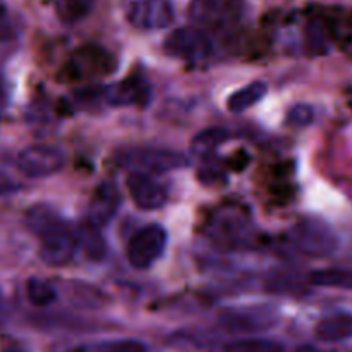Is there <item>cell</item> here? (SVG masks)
<instances>
[{
  "label": "cell",
  "instance_id": "20",
  "mask_svg": "<svg viewBox=\"0 0 352 352\" xmlns=\"http://www.w3.org/2000/svg\"><path fill=\"white\" fill-rule=\"evenodd\" d=\"M97 0H56V12L66 25L81 21L96 8Z\"/></svg>",
  "mask_w": 352,
  "mask_h": 352
},
{
  "label": "cell",
  "instance_id": "18",
  "mask_svg": "<svg viewBox=\"0 0 352 352\" xmlns=\"http://www.w3.org/2000/svg\"><path fill=\"white\" fill-rule=\"evenodd\" d=\"M230 138V133L223 128H208L204 131H199L197 135L194 137L190 144V151L195 157L206 159L211 157L212 154L216 152V148L221 147L226 140Z\"/></svg>",
  "mask_w": 352,
  "mask_h": 352
},
{
  "label": "cell",
  "instance_id": "2",
  "mask_svg": "<svg viewBox=\"0 0 352 352\" xmlns=\"http://www.w3.org/2000/svg\"><path fill=\"white\" fill-rule=\"evenodd\" d=\"M118 69V59L100 45L87 43L73 52L64 64L60 76L64 81L97 80L113 74Z\"/></svg>",
  "mask_w": 352,
  "mask_h": 352
},
{
  "label": "cell",
  "instance_id": "13",
  "mask_svg": "<svg viewBox=\"0 0 352 352\" xmlns=\"http://www.w3.org/2000/svg\"><path fill=\"white\" fill-rule=\"evenodd\" d=\"M126 187L135 204L144 211H155L168 202V188L152 175L130 173L126 178Z\"/></svg>",
  "mask_w": 352,
  "mask_h": 352
},
{
  "label": "cell",
  "instance_id": "4",
  "mask_svg": "<svg viewBox=\"0 0 352 352\" xmlns=\"http://www.w3.org/2000/svg\"><path fill=\"white\" fill-rule=\"evenodd\" d=\"M120 164L131 173L161 175V173L182 169L188 164V159L182 152L168 148H131L121 154Z\"/></svg>",
  "mask_w": 352,
  "mask_h": 352
},
{
  "label": "cell",
  "instance_id": "25",
  "mask_svg": "<svg viewBox=\"0 0 352 352\" xmlns=\"http://www.w3.org/2000/svg\"><path fill=\"white\" fill-rule=\"evenodd\" d=\"M99 352H147V347L138 340H114L104 344Z\"/></svg>",
  "mask_w": 352,
  "mask_h": 352
},
{
  "label": "cell",
  "instance_id": "29",
  "mask_svg": "<svg viewBox=\"0 0 352 352\" xmlns=\"http://www.w3.org/2000/svg\"><path fill=\"white\" fill-rule=\"evenodd\" d=\"M296 352H335V351H328V349H320L314 347V345H300Z\"/></svg>",
  "mask_w": 352,
  "mask_h": 352
},
{
  "label": "cell",
  "instance_id": "3",
  "mask_svg": "<svg viewBox=\"0 0 352 352\" xmlns=\"http://www.w3.org/2000/svg\"><path fill=\"white\" fill-rule=\"evenodd\" d=\"M289 240L294 249L307 257H327L338 247L333 230L320 219L307 218L289 230Z\"/></svg>",
  "mask_w": 352,
  "mask_h": 352
},
{
  "label": "cell",
  "instance_id": "30",
  "mask_svg": "<svg viewBox=\"0 0 352 352\" xmlns=\"http://www.w3.org/2000/svg\"><path fill=\"white\" fill-rule=\"evenodd\" d=\"M8 352H19V351H18V349H9Z\"/></svg>",
  "mask_w": 352,
  "mask_h": 352
},
{
  "label": "cell",
  "instance_id": "8",
  "mask_svg": "<svg viewBox=\"0 0 352 352\" xmlns=\"http://www.w3.org/2000/svg\"><path fill=\"white\" fill-rule=\"evenodd\" d=\"M208 235L218 245L236 249L250 242L252 225L243 212L236 209H223L216 212V216L209 223Z\"/></svg>",
  "mask_w": 352,
  "mask_h": 352
},
{
  "label": "cell",
  "instance_id": "27",
  "mask_svg": "<svg viewBox=\"0 0 352 352\" xmlns=\"http://www.w3.org/2000/svg\"><path fill=\"white\" fill-rule=\"evenodd\" d=\"M199 180L204 185H219L225 184L226 176L219 168H211L209 164H204L199 171Z\"/></svg>",
  "mask_w": 352,
  "mask_h": 352
},
{
  "label": "cell",
  "instance_id": "19",
  "mask_svg": "<svg viewBox=\"0 0 352 352\" xmlns=\"http://www.w3.org/2000/svg\"><path fill=\"white\" fill-rule=\"evenodd\" d=\"M309 283L324 289L352 290V270L345 268H324L316 270L309 275Z\"/></svg>",
  "mask_w": 352,
  "mask_h": 352
},
{
  "label": "cell",
  "instance_id": "16",
  "mask_svg": "<svg viewBox=\"0 0 352 352\" xmlns=\"http://www.w3.org/2000/svg\"><path fill=\"white\" fill-rule=\"evenodd\" d=\"M266 94H268V85L261 80H256L236 90V92H233L226 100V107L233 114L243 113V111L256 106L259 100H263Z\"/></svg>",
  "mask_w": 352,
  "mask_h": 352
},
{
  "label": "cell",
  "instance_id": "24",
  "mask_svg": "<svg viewBox=\"0 0 352 352\" xmlns=\"http://www.w3.org/2000/svg\"><path fill=\"white\" fill-rule=\"evenodd\" d=\"M71 294H73V302L78 304V306H88V307H94L97 306L96 300H100L97 299L96 296H100V292L97 289H94V287L90 285H83V283H76V285L71 289Z\"/></svg>",
  "mask_w": 352,
  "mask_h": 352
},
{
  "label": "cell",
  "instance_id": "23",
  "mask_svg": "<svg viewBox=\"0 0 352 352\" xmlns=\"http://www.w3.org/2000/svg\"><path fill=\"white\" fill-rule=\"evenodd\" d=\"M314 121V109L307 104H297L289 111L285 118V124L290 128H304L309 126Z\"/></svg>",
  "mask_w": 352,
  "mask_h": 352
},
{
  "label": "cell",
  "instance_id": "1",
  "mask_svg": "<svg viewBox=\"0 0 352 352\" xmlns=\"http://www.w3.org/2000/svg\"><path fill=\"white\" fill-rule=\"evenodd\" d=\"M25 221L40 239V257L43 263L54 268L71 263L78 249L76 232L57 214L56 209L36 204L26 211Z\"/></svg>",
  "mask_w": 352,
  "mask_h": 352
},
{
  "label": "cell",
  "instance_id": "9",
  "mask_svg": "<svg viewBox=\"0 0 352 352\" xmlns=\"http://www.w3.org/2000/svg\"><path fill=\"white\" fill-rule=\"evenodd\" d=\"M278 321V313L272 306H242L225 309L219 316L223 330L232 333H256L270 330Z\"/></svg>",
  "mask_w": 352,
  "mask_h": 352
},
{
  "label": "cell",
  "instance_id": "17",
  "mask_svg": "<svg viewBox=\"0 0 352 352\" xmlns=\"http://www.w3.org/2000/svg\"><path fill=\"white\" fill-rule=\"evenodd\" d=\"M316 337L323 342H340L352 337L351 314H331L316 324Z\"/></svg>",
  "mask_w": 352,
  "mask_h": 352
},
{
  "label": "cell",
  "instance_id": "15",
  "mask_svg": "<svg viewBox=\"0 0 352 352\" xmlns=\"http://www.w3.org/2000/svg\"><path fill=\"white\" fill-rule=\"evenodd\" d=\"M78 247L90 261H102L107 254V242L99 226L90 221L81 223L76 232Z\"/></svg>",
  "mask_w": 352,
  "mask_h": 352
},
{
  "label": "cell",
  "instance_id": "11",
  "mask_svg": "<svg viewBox=\"0 0 352 352\" xmlns=\"http://www.w3.org/2000/svg\"><path fill=\"white\" fill-rule=\"evenodd\" d=\"M126 18L135 28L154 32L173 25L175 9L169 0H135L128 8Z\"/></svg>",
  "mask_w": 352,
  "mask_h": 352
},
{
  "label": "cell",
  "instance_id": "10",
  "mask_svg": "<svg viewBox=\"0 0 352 352\" xmlns=\"http://www.w3.org/2000/svg\"><path fill=\"white\" fill-rule=\"evenodd\" d=\"M66 164V155L54 145H32L18 155V169L30 178H47Z\"/></svg>",
  "mask_w": 352,
  "mask_h": 352
},
{
  "label": "cell",
  "instance_id": "12",
  "mask_svg": "<svg viewBox=\"0 0 352 352\" xmlns=\"http://www.w3.org/2000/svg\"><path fill=\"white\" fill-rule=\"evenodd\" d=\"M104 100L109 106L145 107L151 102V85L142 74H130L120 83L104 87Z\"/></svg>",
  "mask_w": 352,
  "mask_h": 352
},
{
  "label": "cell",
  "instance_id": "28",
  "mask_svg": "<svg viewBox=\"0 0 352 352\" xmlns=\"http://www.w3.org/2000/svg\"><path fill=\"white\" fill-rule=\"evenodd\" d=\"M18 190H19V185L16 184L14 180H11L8 175L0 173V197H2V195L14 194V192Z\"/></svg>",
  "mask_w": 352,
  "mask_h": 352
},
{
  "label": "cell",
  "instance_id": "5",
  "mask_svg": "<svg viewBox=\"0 0 352 352\" xmlns=\"http://www.w3.org/2000/svg\"><path fill=\"white\" fill-rule=\"evenodd\" d=\"M245 14L243 0H192L188 16L206 28H228L236 25Z\"/></svg>",
  "mask_w": 352,
  "mask_h": 352
},
{
  "label": "cell",
  "instance_id": "6",
  "mask_svg": "<svg viewBox=\"0 0 352 352\" xmlns=\"http://www.w3.org/2000/svg\"><path fill=\"white\" fill-rule=\"evenodd\" d=\"M168 245V232L164 226L152 223L144 226L131 236L126 256L135 270H148L157 263Z\"/></svg>",
  "mask_w": 352,
  "mask_h": 352
},
{
  "label": "cell",
  "instance_id": "7",
  "mask_svg": "<svg viewBox=\"0 0 352 352\" xmlns=\"http://www.w3.org/2000/svg\"><path fill=\"white\" fill-rule=\"evenodd\" d=\"M162 49H164L166 56L173 57V59L199 63V60L208 59L214 47H212V40L209 38L208 33L194 28V26H185V28H178L169 33Z\"/></svg>",
  "mask_w": 352,
  "mask_h": 352
},
{
  "label": "cell",
  "instance_id": "14",
  "mask_svg": "<svg viewBox=\"0 0 352 352\" xmlns=\"http://www.w3.org/2000/svg\"><path fill=\"white\" fill-rule=\"evenodd\" d=\"M121 206V194L118 187L111 182H104L94 192V197L88 206V219L92 225L106 226L111 219L116 216L118 209Z\"/></svg>",
  "mask_w": 352,
  "mask_h": 352
},
{
  "label": "cell",
  "instance_id": "21",
  "mask_svg": "<svg viewBox=\"0 0 352 352\" xmlns=\"http://www.w3.org/2000/svg\"><path fill=\"white\" fill-rule=\"evenodd\" d=\"M26 297L36 307L50 306L57 299L56 287L43 278H30L26 282Z\"/></svg>",
  "mask_w": 352,
  "mask_h": 352
},
{
  "label": "cell",
  "instance_id": "26",
  "mask_svg": "<svg viewBox=\"0 0 352 352\" xmlns=\"http://www.w3.org/2000/svg\"><path fill=\"white\" fill-rule=\"evenodd\" d=\"M307 43H309V50L314 54H320L327 49V40H324L323 28L320 23H311L307 28Z\"/></svg>",
  "mask_w": 352,
  "mask_h": 352
},
{
  "label": "cell",
  "instance_id": "22",
  "mask_svg": "<svg viewBox=\"0 0 352 352\" xmlns=\"http://www.w3.org/2000/svg\"><path fill=\"white\" fill-rule=\"evenodd\" d=\"M283 347L276 342L263 338H245V340L230 342L221 352H282Z\"/></svg>",
  "mask_w": 352,
  "mask_h": 352
}]
</instances>
